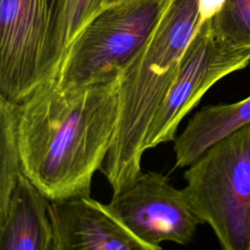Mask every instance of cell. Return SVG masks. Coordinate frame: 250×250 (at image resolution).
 I'll use <instances>...</instances> for the list:
<instances>
[{"instance_id": "obj_1", "label": "cell", "mask_w": 250, "mask_h": 250, "mask_svg": "<svg viewBox=\"0 0 250 250\" xmlns=\"http://www.w3.org/2000/svg\"><path fill=\"white\" fill-rule=\"evenodd\" d=\"M117 119L118 79L81 88L44 81L19 104L22 172L51 201L90 196Z\"/></svg>"}, {"instance_id": "obj_2", "label": "cell", "mask_w": 250, "mask_h": 250, "mask_svg": "<svg viewBox=\"0 0 250 250\" xmlns=\"http://www.w3.org/2000/svg\"><path fill=\"white\" fill-rule=\"evenodd\" d=\"M183 188L225 250H250V122L188 166Z\"/></svg>"}, {"instance_id": "obj_3", "label": "cell", "mask_w": 250, "mask_h": 250, "mask_svg": "<svg viewBox=\"0 0 250 250\" xmlns=\"http://www.w3.org/2000/svg\"><path fill=\"white\" fill-rule=\"evenodd\" d=\"M169 0L105 6L68 46L57 79L64 88L117 80L147 42Z\"/></svg>"}, {"instance_id": "obj_4", "label": "cell", "mask_w": 250, "mask_h": 250, "mask_svg": "<svg viewBox=\"0 0 250 250\" xmlns=\"http://www.w3.org/2000/svg\"><path fill=\"white\" fill-rule=\"evenodd\" d=\"M62 0H0V95L21 103L57 77Z\"/></svg>"}, {"instance_id": "obj_5", "label": "cell", "mask_w": 250, "mask_h": 250, "mask_svg": "<svg viewBox=\"0 0 250 250\" xmlns=\"http://www.w3.org/2000/svg\"><path fill=\"white\" fill-rule=\"evenodd\" d=\"M250 63V47H233L219 38L206 20L188 44L148 128L146 150L174 141L184 117L225 76Z\"/></svg>"}, {"instance_id": "obj_6", "label": "cell", "mask_w": 250, "mask_h": 250, "mask_svg": "<svg viewBox=\"0 0 250 250\" xmlns=\"http://www.w3.org/2000/svg\"><path fill=\"white\" fill-rule=\"evenodd\" d=\"M115 217L151 250L161 242L188 244L202 224L182 189L163 173L148 171L112 193L107 203Z\"/></svg>"}, {"instance_id": "obj_7", "label": "cell", "mask_w": 250, "mask_h": 250, "mask_svg": "<svg viewBox=\"0 0 250 250\" xmlns=\"http://www.w3.org/2000/svg\"><path fill=\"white\" fill-rule=\"evenodd\" d=\"M53 250H151L90 196L51 201Z\"/></svg>"}, {"instance_id": "obj_8", "label": "cell", "mask_w": 250, "mask_h": 250, "mask_svg": "<svg viewBox=\"0 0 250 250\" xmlns=\"http://www.w3.org/2000/svg\"><path fill=\"white\" fill-rule=\"evenodd\" d=\"M51 200L21 173L0 216V250H53Z\"/></svg>"}, {"instance_id": "obj_9", "label": "cell", "mask_w": 250, "mask_h": 250, "mask_svg": "<svg viewBox=\"0 0 250 250\" xmlns=\"http://www.w3.org/2000/svg\"><path fill=\"white\" fill-rule=\"evenodd\" d=\"M248 122L250 96L232 104L202 107L174 139L175 166H189L210 146Z\"/></svg>"}, {"instance_id": "obj_10", "label": "cell", "mask_w": 250, "mask_h": 250, "mask_svg": "<svg viewBox=\"0 0 250 250\" xmlns=\"http://www.w3.org/2000/svg\"><path fill=\"white\" fill-rule=\"evenodd\" d=\"M19 104L0 95V216L22 173L18 143Z\"/></svg>"}, {"instance_id": "obj_11", "label": "cell", "mask_w": 250, "mask_h": 250, "mask_svg": "<svg viewBox=\"0 0 250 250\" xmlns=\"http://www.w3.org/2000/svg\"><path fill=\"white\" fill-rule=\"evenodd\" d=\"M215 34L233 47H250V0H225L210 18Z\"/></svg>"}, {"instance_id": "obj_12", "label": "cell", "mask_w": 250, "mask_h": 250, "mask_svg": "<svg viewBox=\"0 0 250 250\" xmlns=\"http://www.w3.org/2000/svg\"><path fill=\"white\" fill-rule=\"evenodd\" d=\"M104 6L105 0H62L61 40L64 53L79 32Z\"/></svg>"}, {"instance_id": "obj_13", "label": "cell", "mask_w": 250, "mask_h": 250, "mask_svg": "<svg viewBox=\"0 0 250 250\" xmlns=\"http://www.w3.org/2000/svg\"><path fill=\"white\" fill-rule=\"evenodd\" d=\"M225 0H200V14L202 21L212 18L223 6Z\"/></svg>"}, {"instance_id": "obj_14", "label": "cell", "mask_w": 250, "mask_h": 250, "mask_svg": "<svg viewBox=\"0 0 250 250\" xmlns=\"http://www.w3.org/2000/svg\"><path fill=\"white\" fill-rule=\"evenodd\" d=\"M125 1H129V0H105V6H108V5H111V4L120 3V2H125Z\"/></svg>"}]
</instances>
